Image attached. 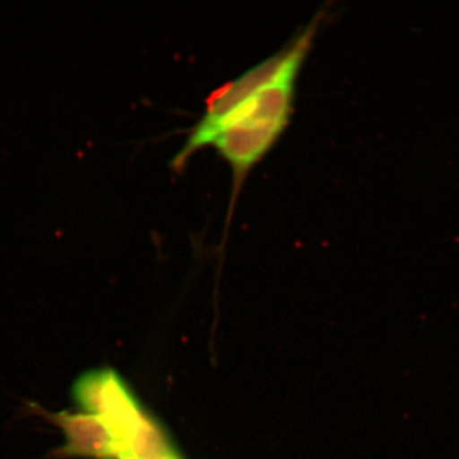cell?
Masks as SVG:
<instances>
[{
	"label": "cell",
	"instance_id": "obj_1",
	"mask_svg": "<svg viewBox=\"0 0 459 459\" xmlns=\"http://www.w3.org/2000/svg\"><path fill=\"white\" fill-rule=\"evenodd\" d=\"M323 13L316 14L285 48L211 95L204 115L172 160L174 169L183 170L193 155L213 147L231 169L234 204L247 174L289 126L299 74L312 50Z\"/></svg>",
	"mask_w": 459,
	"mask_h": 459
},
{
	"label": "cell",
	"instance_id": "obj_2",
	"mask_svg": "<svg viewBox=\"0 0 459 459\" xmlns=\"http://www.w3.org/2000/svg\"><path fill=\"white\" fill-rule=\"evenodd\" d=\"M74 397L84 412L95 413L107 425L117 444V459H129L133 443L150 416L122 377L110 369L89 371L74 383Z\"/></svg>",
	"mask_w": 459,
	"mask_h": 459
},
{
	"label": "cell",
	"instance_id": "obj_3",
	"mask_svg": "<svg viewBox=\"0 0 459 459\" xmlns=\"http://www.w3.org/2000/svg\"><path fill=\"white\" fill-rule=\"evenodd\" d=\"M56 420L65 430V452L69 455L117 458V444L107 425L95 413H60Z\"/></svg>",
	"mask_w": 459,
	"mask_h": 459
}]
</instances>
